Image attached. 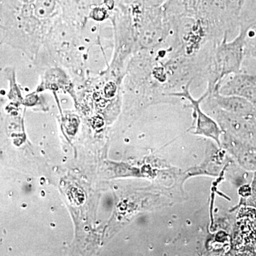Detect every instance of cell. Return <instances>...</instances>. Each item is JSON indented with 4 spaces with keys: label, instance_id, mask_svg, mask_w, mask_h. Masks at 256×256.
I'll return each instance as SVG.
<instances>
[{
    "label": "cell",
    "instance_id": "6",
    "mask_svg": "<svg viewBox=\"0 0 256 256\" xmlns=\"http://www.w3.org/2000/svg\"><path fill=\"white\" fill-rule=\"evenodd\" d=\"M54 9V3L52 0H42L36 5V12L38 16L44 18L48 16Z\"/></svg>",
    "mask_w": 256,
    "mask_h": 256
},
{
    "label": "cell",
    "instance_id": "5",
    "mask_svg": "<svg viewBox=\"0 0 256 256\" xmlns=\"http://www.w3.org/2000/svg\"><path fill=\"white\" fill-rule=\"evenodd\" d=\"M240 206L252 207L256 210V173L252 178L250 193L248 196L242 198Z\"/></svg>",
    "mask_w": 256,
    "mask_h": 256
},
{
    "label": "cell",
    "instance_id": "1",
    "mask_svg": "<svg viewBox=\"0 0 256 256\" xmlns=\"http://www.w3.org/2000/svg\"><path fill=\"white\" fill-rule=\"evenodd\" d=\"M252 26L240 25L238 35L228 42L226 34L216 48L215 66L216 78L214 84L220 85L224 78L240 72L245 54L249 30Z\"/></svg>",
    "mask_w": 256,
    "mask_h": 256
},
{
    "label": "cell",
    "instance_id": "2",
    "mask_svg": "<svg viewBox=\"0 0 256 256\" xmlns=\"http://www.w3.org/2000/svg\"><path fill=\"white\" fill-rule=\"evenodd\" d=\"M190 86L184 88L182 92L170 94V96H178V97L184 98L190 101V107L193 110V116L195 119L194 134L204 137L212 138L216 142L220 144V136L222 130L218 124L212 118L207 116L203 112L201 108V102L207 96V92L200 99L193 98L190 92Z\"/></svg>",
    "mask_w": 256,
    "mask_h": 256
},
{
    "label": "cell",
    "instance_id": "3",
    "mask_svg": "<svg viewBox=\"0 0 256 256\" xmlns=\"http://www.w3.org/2000/svg\"><path fill=\"white\" fill-rule=\"evenodd\" d=\"M225 79V78H224ZM218 88L220 94L226 96H236L250 101L256 107V74L242 73L228 76L225 82L222 80Z\"/></svg>",
    "mask_w": 256,
    "mask_h": 256
},
{
    "label": "cell",
    "instance_id": "4",
    "mask_svg": "<svg viewBox=\"0 0 256 256\" xmlns=\"http://www.w3.org/2000/svg\"><path fill=\"white\" fill-rule=\"evenodd\" d=\"M214 98L218 105L230 114L256 117V107L250 101L236 96L220 94L218 88L214 87Z\"/></svg>",
    "mask_w": 256,
    "mask_h": 256
},
{
    "label": "cell",
    "instance_id": "7",
    "mask_svg": "<svg viewBox=\"0 0 256 256\" xmlns=\"http://www.w3.org/2000/svg\"><path fill=\"white\" fill-rule=\"evenodd\" d=\"M246 52L256 62V34L252 35V36L248 34Z\"/></svg>",
    "mask_w": 256,
    "mask_h": 256
}]
</instances>
